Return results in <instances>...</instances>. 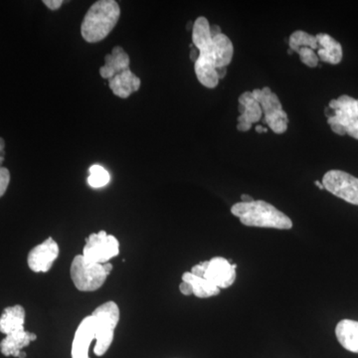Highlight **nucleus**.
Instances as JSON below:
<instances>
[{
	"instance_id": "obj_1",
	"label": "nucleus",
	"mask_w": 358,
	"mask_h": 358,
	"mask_svg": "<svg viewBox=\"0 0 358 358\" xmlns=\"http://www.w3.org/2000/svg\"><path fill=\"white\" fill-rule=\"evenodd\" d=\"M192 41L195 48L199 52V59L195 61L194 65L197 79L206 88H216L220 81L216 72V43L211 35L208 20L202 16L193 23Z\"/></svg>"
},
{
	"instance_id": "obj_2",
	"label": "nucleus",
	"mask_w": 358,
	"mask_h": 358,
	"mask_svg": "<svg viewBox=\"0 0 358 358\" xmlns=\"http://www.w3.org/2000/svg\"><path fill=\"white\" fill-rule=\"evenodd\" d=\"M231 213L249 227L279 230H289L293 227V221L289 216L263 200H254L248 203L239 202L231 207Z\"/></svg>"
},
{
	"instance_id": "obj_3",
	"label": "nucleus",
	"mask_w": 358,
	"mask_h": 358,
	"mask_svg": "<svg viewBox=\"0 0 358 358\" xmlns=\"http://www.w3.org/2000/svg\"><path fill=\"white\" fill-rule=\"evenodd\" d=\"M121 16V8L115 0H100L93 4L81 25V34L88 43H98L114 29Z\"/></svg>"
},
{
	"instance_id": "obj_4",
	"label": "nucleus",
	"mask_w": 358,
	"mask_h": 358,
	"mask_svg": "<svg viewBox=\"0 0 358 358\" xmlns=\"http://www.w3.org/2000/svg\"><path fill=\"white\" fill-rule=\"evenodd\" d=\"M112 270L110 263H93L83 255H78L71 265V279L79 291L95 292L105 284Z\"/></svg>"
},
{
	"instance_id": "obj_5",
	"label": "nucleus",
	"mask_w": 358,
	"mask_h": 358,
	"mask_svg": "<svg viewBox=\"0 0 358 358\" xmlns=\"http://www.w3.org/2000/svg\"><path fill=\"white\" fill-rule=\"evenodd\" d=\"M96 329V345L94 352L102 357L114 341L115 329L119 324L120 308L115 301H107L92 313Z\"/></svg>"
},
{
	"instance_id": "obj_6",
	"label": "nucleus",
	"mask_w": 358,
	"mask_h": 358,
	"mask_svg": "<svg viewBox=\"0 0 358 358\" xmlns=\"http://www.w3.org/2000/svg\"><path fill=\"white\" fill-rule=\"evenodd\" d=\"M326 114L334 133L345 136L346 129L358 122V100L348 95L334 99L329 102Z\"/></svg>"
},
{
	"instance_id": "obj_7",
	"label": "nucleus",
	"mask_w": 358,
	"mask_h": 358,
	"mask_svg": "<svg viewBox=\"0 0 358 358\" xmlns=\"http://www.w3.org/2000/svg\"><path fill=\"white\" fill-rule=\"evenodd\" d=\"M120 243L117 238L106 231L93 233L86 239L83 256L93 263H109L110 259L119 255Z\"/></svg>"
},
{
	"instance_id": "obj_8",
	"label": "nucleus",
	"mask_w": 358,
	"mask_h": 358,
	"mask_svg": "<svg viewBox=\"0 0 358 358\" xmlns=\"http://www.w3.org/2000/svg\"><path fill=\"white\" fill-rule=\"evenodd\" d=\"M324 189L348 203L358 205V178L343 171H327L322 178Z\"/></svg>"
},
{
	"instance_id": "obj_9",
	"label": "nucleus",
	"mask_w": 358,
	"mask_h": 358,
	"mask_svg": "<svg viewBox=\"0 0 358 358\" xmlns=\"http://www.w3.org/2000/svg\"><path fill=\"white\" fill-rule=\"evenodd\" d=\"M236 264H231L223 257H214L208 261L203 278L219 289H227L236 280Z\"/></svg>"
},
{
	"instance_id": "obj_10",
	"label": "nucleus",
	"mask_w": 358,
	"mask_h": 358,
	"mask_svg": "<svg viewBox=\"0 0 358 358\" xmlns=\"http://www.w3.org/2000/svg\"><path fill=\"white\" fill-rule=\"evenodd\" d=\"M59 256V246L52 238L34 247L28 254L27 262L35 273H47Z\"/></svg>"
},
{
	"instance_id": "obj_11",
	"label": "nucleus",
	"mask_w": 358,
	"mask_h": 358,
	"mask_svg": "<svg viewBox=\"0 0 358 358\" xmlns=\"http://www.w3.org/2000/svg\"><path fill=\"white\" fill-rule=\"evenodd\" d=\"M94 339H96L95 322L91 315L85 317L78 327L71 350L72 358H90L89 348Z\"/></svg>"
},
{
	"instance_id": "obj_12",
	"label": "nucleus",
	"mask_w": 358,
	"mask_h": 358,
	"mask_svg": "<svg viewBox=\"0 0 358 358\" xmlns=\"http://www.w3.org/2000/svg\"><path fill=\"white\" fill-rule=\"evenodd\" d=\"M128 53L120 46L113 48L112 53L105 57V65L101 67L100 74L103 79H112L122 71L129 69Z\"/></svg>"
},
{
	"instance_id": "obj_13",
	"label": "nucleus",
	"mask_w": 358,
	"mask_h": 358,
	"mask_svg": "<svg viewBox=\"0 0 358 358\" xmlns=\"http://www.w3.org/2000/svg\"><path fill=\"white\" fill-rule=\"evenodd\" d=\"M109 86L114 95L127 99L140 89L141 79L131 70H124L109 80Z\"/></svg>"
},
{
	"instance_id": "obj_14",
	"label": "nucleus",
	"mask_w": 358,
	"mask_h": 358,
	"mask_svg": "<svg viewBox=\"0 0 358 358\" xmlns=\"http://www.w3.org/2000/svg\"><path fill=\"white\" fill-rule=\"evenodd\" d=\"M319 44L317 57L329 64L336 65L343 60V47L341 43L326 33L315 35Z\"/></svg>"
},
{
	"instance_id": "obj_15",
	"label": "nucleus",
	"mask_w": 358,
	"mask_h": 358,
	"mask_svg": "<svg viewBox=\"0 0 358 358\" xmlns=\"http://www.w3.org/2000/svg\"><path fill=\"white\" fill-rule=\"evenodd\" d=\"M37 336L35 334L29 333V331H20L15 333L8 334L6 338L2 339L0 343V352L6 357H20V352L23 348L30 345L31 341H36Z\"/></svg>"
},
{
	"instance_id": "obj_16",
	"label": "nucleus",
	"mask_w": 358,
	"mask_h": 358,
	"mask_svg": "<svg viewBox=\"0 0 358 358\" xmlns=\"http://www.w3.org/2000/svg\"><path fill=\"white\" fill-rule=\"evenodd\" d=\"M336 336L338 343L345 350L358 353V322L343 320L336 324Z\"/></svg>"
},
{
	"instance_id": "obj_17",
	"label": "nucleus",
	"mask_w": 358,
	"mask_h": 358,
	"mask_svg": "<svg viewBox=\"0 0 358 358\" xmlns=\"http://www.w3.org/2000/svg\"><path fill=\"white\" fill-rule=\"evenodd\" d=\"M25 310L21 306L6 308L0 317V333L8 336L24 331Z\"/></svg>"
},
{
	"instance_id": "obj_18",
	"label": "nucleus",
	"mask_w": 358,
	"mask_h": 358,
	"mask_svg": "<svg viewBox=\"0 0 358 358\" xmlns=\"http://www.w3.org/2000/svg\"><path fill=\"white\" fill-rule=\"evenodd\" d=\"M239 101L240 115L238 117V122H246L253 124L254 122L261 121L263 115L262 108L260 103L257 102L252 92H245L238 99Z\"/></svg>"
},
{
	"instance_id": "obj_19",
	"label": "nucleus",
	"mask_w": 358,
	"mask_h": 358,
	"mask_svg": "<svg viewBox=\"0 0 358 358\" xmlns=\"http://www.w3.org/2000/svg\"><path fill=\"white\" fill-rule=\"evenodd\" d=\"M182 282H188L192 287L193 294L197 298L207 299L220 294V289L215 285L211 284L203 277L193 275L192 272H186L182 275Z\"/></svg>"
},
{
	"instance_id": "obj_20",
	"label": "nucleus",
	"mask_w": 358,
	"mask_h": 358,
	"mask_svg": "<svg viewBox=\"0 0 358 358\" xmlns=\"http://www.w3.org/2000/svg\"><path fill=\"white\" fill-rule=\"evenodd\" d=\"M289 49L293 52L298 53L300 49L307 48L313 49V51L319 50V44H317V37L313 36L312 34L301 30L294 31L291 35L289 40Z\"/></svg>"
},
{
	"instance_id": "obj_21",
	"label": "nucleus",
	"mask_w": 358,
	"mask_h": 358,
	"mask_svg": "<svg viewBox=\"0 0 358 358\" xmlns=\"http://www.w3.org/2000/svg\"><path fill=\"white\" fill-rule=\"evenodd\" d=\"M88 185L92 188H102L109 185L110 176L109 171L99 164H94L89 169Z\"/></svg>"
},
{
	"instance_id": "obj_22",
	"label": "nucleus",
	"mask_w": 358,
	"mask_h": 358,
	"mask_svg": "<svg viewBox=\"0 0 358 358\" xmlns=\"http://www.w3.org/2000/svg\"><path fill=\"white\" fill-rule=\"evenodd\" d=\"M264 124H267L268 128L272 129L275 134H284L288 129V115L284 110L275 113L270 117H264Z\"/></svg>"
},
{
	"instance_id": "obj_23",
	"label": "nucleus",
	"mask_w": 358,
	"mask_h": 358,
	"mask_svg": "<svg viewBox=\"0 0 358 358\" xmlns=\"http://www.w3.org/2000/svg\"><path fill=\"white\" fill-rule=\"evenodd\" d=\"M298 54L300 55L301 62L307 65L308 67L315 68L319 65L320 59L317 57V53H315L313 49L305 47V48L300 49Z\"/></svg>"
},
{
	"instance_id": "obj_24",
	"label": "nucleus",
	"mask_w": 358,
	"mask_h": 358,
	"mask_svg": "<svg viewBox=\"0 0 358 358\" xmlns=\"http://www.w3.org/2000/svg\"><path fill=\"white\" fill-rule=\"evenodd\" d=\"M9 181H10V173L8 169L0 166V197L6 194Z\"/></svg>"
},
{
	"instance_id": "obj_25",
	"label": "nucleus",
	"mask_w": 358,
	"mask_h": 358,
	"mask_svg": "<svg viewBox=\"0 0 358 358\" xmlns=\"http://www.w3.org/2000/svg\"><path fill=\"white\" fill-rule=\"evenodd\" d=\"M207 265H208V261H203V262L193 266L192 268V274L197 275V277H203L205 270H206L207 268Z\"/></svg>"
},
{
	"instance_id": "obj_26",
	"label": "nucleus",
	"mask_w": 358,
	"mask_h": 358,
	"mask_svg": "<svg viewBox=\"0 0 358 358\" xmlns=\"http://www.w3.org/2000/svg\"><path fill=\"white\" fill-rule=\"evenodd\" d=\"M43 3L51 10H57L62 6V0H44Z\"/></svg>"
},
{
	"instance_id": "obj_27",
	"label": "nucleus",
	"mask_w": 358,
	"mask_h": 358,
	"mask_svg": "<svg viewBox=\"0 0 358 358\" xmlns=\"http://www.w3.org/2000/svg\"><path fill=\"white\" fill-rule=\"evenodd\" d=\"M179 289H180L181 294H185V296H190V294H193L192 287L190 286L188 282H181V284L179 285Z\"/></svg>"
},
{
	"instance_id": "obj_28",
	"label": "nucleus",
	"mask_w": 358,
	"mask_h": 358,
	"mask_svg": "<svg viewBox=\"0 0 358 358\" xmlns=\"http://www.w3.org/2000/svg\"><path fill=\"white\" fill-rule=\"evenodd\" d=\"M346 134L355 138V140H358V122L346 129Z\"/></svg>"
},
{
	"instance_id": "obj_29",
	"label": "nucleus",
	"mask_w": 358,
	"mask_h": 358,
	"mask_svg": "<svg viewBox=\"0 0 358 358\" xmlns=\"http://www.w3.org/2000/svg\"><path fill=\"white\" fill-rule=\"evenodd\" d=\"M252 128V124L246 122H239L237 124V129L240 131H248Z\"/></svg>"
},
{
	"instance_id": "obj_30",
	"label": "nucleus",
	"mask_w": 358,
	"mask_h": 358,
	"mask_svg": "<svg viewBox=\"0 0 358 358\" xmlns=\"http://www.w3.org/2000/svg\"><path fill=\"white\" fill-rule=\"evenodd\" d=\"M4 148H6V143H4L3 138H0V166L4 162V155H6Z\"/></svg>"
},
{
	"instance_id": "obj_31",
	"label": "nucleus",
	"mask_w": 358,
	"mask_h": 358,
	"mask_svg": "<svg viewBox=\"0 0 358 358\" xmlns=\"http://www.w3.org/2000/svg\"><path fill=\"white\" fill-rule=\"evenodd\" d=\"M216 72H217L219 80L223 79L227 72V68H219V69H216Z\"/></svg>"
},
{
	"instance_id": "obj_32",
	"label": "nucleus",
	"mask_w": 358,
	"mask_h": 358,
	"mask_svg": "<svg viewBox=\"0 0 358 358\" xmlns=\"http://www.w3.org/2000/svg\"><path fill=\"white\" fill-rule=\"evenodd\" d=\"M199 50H197L196 48L193 49V50L192 51V53H190V58H192V61H194V63H195V61H196L197 59H199Z\"/></svg>"
},
{
	"instance_id": "obj_33",
	"label": "nucleus",
	"mask_w": 358,
	"mask_h": 358,
	"mask_svg": "<svg viewBox=\"0 0 358 358\" xmlns=\"http://www.w3.org/2000/svg\"><path fill=\"white\" fill-rule=\"evenodd\" d=\"M241 202H244V203H248V202L254 201V199H252L251 196H249V195L243 194L241 196Z\"/></svg>"
},
{
	"instance_id": "obj_34",
	"label": "nucleus",
	"mask_w": 358,
	"mask_h": 358,
	"mask_svg": "<svg viewBox=\"0 0 358 358\" xmlns=\"http://www.w3.org/2000/svg\"><path fill=\"white\" fill-rule=\"evenodd\" d=\"M256 131H258L259 134L267 133L268 129L266 128H263V126H257Z\"/></svg>"
},
{
	"instance_id": "obj_35",
	"label": "nucleus",
	"mask_w": 358,
	"mask_h": 358,
	"mask_svg": "<svg viewBox=\"0 0 358 358\" xmlns=\"http://www.w3.org/2000/svg\"><path fill=\"white\" fill-rule=\"evenodd\" d=\"M315 185L317 186V187L320 188V189H324V185H322V182H320V181H315Z\"/></svg>"
},
{
	"instance_id": "obj_36",
	"label": "nucleus",
	"mask_w": 358,
	"mask_h": 358,
	"mask_svg": "<svg viewBox=\"0 0 358 358\" xmlns=\"http://www.w3.org/2000/svg\"><path fill=\"white\" fill-rule=\"evenodd\" d=\"M18 358H26V353L24 352H21Z\"/></svg>"
}]
</instances>
